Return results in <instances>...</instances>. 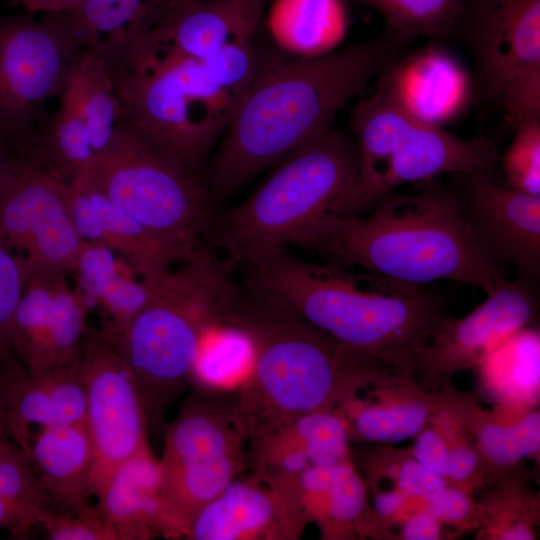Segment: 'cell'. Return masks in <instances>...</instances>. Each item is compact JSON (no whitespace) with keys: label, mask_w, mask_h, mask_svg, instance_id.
Instances as JSON below:
<instances>
[{"label":"cell","mask_w":540,"mask_h":540,"mask_svg":"<svg viewBox=\"0 0 540 540\" xmlns=\"http://www.w3.org/2000/svg\"><path fill=\"white\" fill-rule=\"evenodd\" d=\"M409 39L385 30L364 43L315 57L261 53L256 79L236 104L203 176L212 204L269 164L332 127L337 112L398 55Z\"/></svg>","instance_id":"obj_1"},{"label":"cell","mask_w":540,"mask_h":540,"mask_svg":"<svg viewBox=\"0 0 540 540\" xmlns=\"http://www.w3.org/2000/svg\"><path fill=\"white\" fill-rule=\"evenodd\" d=\"M425 182L414 194L387 192L363 212L326 215L291 245L407 283L452 280L495 292L508 279L475 248L455 192Z\"/></svg>","instance_id":"obj_2"},{"label":"cell","mask_w":540,"mask_h":540,"mask_svg":"<svg viewBox=\"0 0 540 540\" xmlns=\"http://www.w3.org/2000/svg\"><path fill=\"white\" fill-rule=\"evenodd\" d=\"M244 288L281 303L342 346L377 361L406 364L443 318L421 285L332 263L287 248L235 268Z\"/></svg>","instance_id":"obj_3"},{"label":"cell","mask_w":540,"mask_h":540,"mask_svg":"<svg viewBox=\"0 0 540 540\" xmlns=\"http://www.w3.org/2000/svg\"><path fill=\"white\" fill-rule=\"evenodd\" d=\"M226 322L252 345V366L234 400L247 434L260 426L330 410L342 382L363 367L347 349L286 306L234 285Z\"/></svg>","instance_id":"obj_4"},{"label":"cell","mask_w":540,"mask_h":540,"mask_svg":"<svg viewBox=\"0 0 540 540\" xmlns=\"http://www.w3.org/2000/svg\"><path fill=\"white\" fill-rule=\"evenodd\" d=\"M142 276L150 298L110 343L137 383L148 423L158 425L191 381L206 332L226 322L233 284L210 249L176 270Z\"/></svg>","instance_id":"obj_5"},{"label":"cell","mask_w":540,"mask_h":540,"mask_svg":"<svg viewBox=\"0 0 540 540\" xmlns=\"http://www.w3.org/2000/svg\"><path fill=\"white\" fill-rule=\"evenodd\" d=\"M354 144L333 127L285 157L245 201L214 213L206 237L226 254L227 270L287 248L320 218L356 211Z\"/></svg>","instance_id":"obj_6"},{"label":"cell","mask_w":540,"mask_h":540,"mask_svg":"<svg viewBox=\"0 0 540 540\" xmlns=\"http://www.w3.org/2000/svg\"><path fill=\"white\" fill-rule=\"evenodd\" d=\"M108 69L123 120L202 177L204 161L225 132L237 99L216 82L203 61L141 40Z\"/></svg>","instance_id":"obj_7"},{"label":"cell","mask_w":540,"mask_h":540,"mask_svg":"<svg viewBox=\"0 0 540 540\" xmlns=\"http://www.w3.org/2000/svg\"><path fill=\"white\" fill-rule=\"evenodd\" d=\"M76 175L168 242L190 254L207 248L215 211L202 177L126 121Z\"/></svg>","instance_id":"obj_8"},{"label":"cell","mask_w":540,"mask_h":540,"mask_svg":"<svg viewBox=\"0 0 540 540\" xmlns=\"http://www.w3.org/2000/svg\"><path fill=\"white\" fill-rule=\"evenodd\" d=\"M359 190L356 213L398 186L443 173L495 175L498 151L485 137L463 139L407 113L379 85L354 108Z\"/></svg>","instance_id":"obj_9"},{"label":"cell","mask_w":540,"mask_h":540,"mask_svg":"<svg viewBox=\"0 0 540 540\" xmlns=\"http://www.w3.org/2000/svg\"><path fill=\"white\" fill-rule=\"evenodd\" d=\"M248 435L233 402L189 399L165 432L161 492L186 524L247 464Z\"/></svg>","instance_id":"obj_10"},{"label":"cell","mask_w":540,"mask_h":540,"mask_svg":"<svg viewBox=\"0 0 540 540\" xmlns=\"http://www.w3.org/2000/svg\"><path fill=\"white\" fill-rule=\"evenodd\" d=\"M81 49L61 13L0 20V136L19 157L28 155L44 106L60 97Z\"/></svg>","instance_id":"obj_11"},{"label":"cell","mask_w":540,"mask_h":540,"mask_svg":"<svg viewBox=\"0 0 540 540\" xmlns=\"http://www.w3.org/2000/svg\"><path fill=\"white\" fill-rule=\"evenodd\" d=\"M80 354L93 447L90 493L99 500L120 465L148 446V419L130 369L100 331L85 332Z\"/></svg>","instance_id":"obj_12"},{"label":"cell","mask_w":540,"mask_h":540,"mask_svg":"<svg viewBox=\"0 0 540 540\" xmlns=\"http://www.w3.org/2000/svg\"><path fill=\"white\" fill-rule=\"evenodd\" d=\"M84 244L72 220L68 184L20 158L0 182V245L28 270L68 272Z\"/></svg>","instance_id":"obj_13"},{"label":"cell","mask_w":540,"mask_h":540,"mask_svg":"<svg viewBox=\"0 0 540 540\" xmlns=\"http://www.w3.org/2000/svg\"><path fill=\"white\" fill-rule=\"evenodd\" d=\"M480 72L487 98L540 80V0H468L455 35Z\"/></svg>","instance_id":"obj_14"},{"label":"cell","mask_w":540,"mask_h":540,"mask_svg":"<svg viewBox=\"0 0 540 540\" xmlns=\"http://www.w3.org/2000/svg\"><path fill=\"white\" fill-rule=\"evenodd\" d=\"M458 199L468 233L481 257L505 272L514 266L519 274H540V194L512 189L495 175H462Z\"/></svg>","instance_id":"obj_15"},{"label":"cell","mask_w":540,"mask_h":540,"mask_svg":"<svg viewBox=\"0 0 540 540\" xmlns=\"http://www.w3.org/2000/svg\"><path fill=\"white\" fill-rule=\"evenodd\" d=\"M66 273L49 268L28 270L8 338L9 347L27 370L58 366L80 351L89 306L81 292L69 286Z\"/></svg>","instance_id":"obj_16"},{"label":"cell","mask_w":540,"mask_h":540,"mask_svg":"<svg viewBox=\"0 0 540 540\" xmlns=\"http://www.w3.org/2000/svg\"><path fill=\"white\" fill-rule=\"evenodd\" d=\"M535 279L519 274L460 319L441 318L414 352L429 369L455 370L479 362L506 336L526 327L536 310Z\"/></svg>","instance_id":"obj_17"},{"label":"cell","mask_w":540,"mask_h":540,"mask_svg":"<svg viewBox=\"0 0 540 540\" xmlns=\"http://www.w3.org/2000/svg\"><path fill=\"white\" fill-rule=\"evenodd\" d=\"M307 520L291 495L251 475L233 479L190 521L194 540L296 539Z\"/></svg>","instance_id":"obj_18"},{"label":"cell","mask_w":540,"mask_h":540,"mask_svg":"<svg viewBox=\"0 0 540 540\" xmlns=\"http://www.w3.org/2000/svg\"><path fill=\"white\" fill-rule=\"evenodd\" d=\"M382 87L407 113L434 126L456 119L472 99L471 78L446 49L428 46L398 55L380 73Z\"/></svg>","instance_id":"obj_19"},{"label":"cell","mask_w":540,"mask_h":540,"mask_svg":"<svg viewBox=\"0 0 540 540\" xmlns=\"http://www.w3.org/2000/svg\"><path fill=\"white\" fill-rule=\"evenodd\" d=\"M68 184L74 226L86 242L101 243L127 260L141 276L194 258L117 207L79 175ZM205 250V249H204Z\"/></svg>","instance_id":"obj_20"},{"label":"cell","mask_w":540,"mask_h":540,"mask_svg":"<svg viewBox=\"0 0 540 540\" xmlns=\"http://www.w3.org/2000/svg\"><path fill=\"white\" fill-rule=\"evenodd\" d=\"M263 15L264 0H178L139 40L204 60L229 43L254 40Z\"/></svg>","instance_id":"obj_21"},{"label":"cell","mask_w":540,"mask_h":540,"mask_svg":"<svg viewBox=\"0 0 540 540\" xmlns=\"http://www.w3.org/2000/svg\"><path fill=\"white\" fill-rule=\"evenodd\" d=\"M118 540H146L157 535L181 537L186 524L161 492V472L149 446L114 472L97 504Z\"/></svg>","instance_id":"obj_22"},{"label":"cell","mask_w":540,"mask_h":540,"mask_svg":"<svg viewBox=\"0 0 540 540\" xmlns=\"http://www.w3.org/2000/svg\"><path fill=\"white\" fill-rule=\"evenodd\" d=\"M26 455L48 498L68 513L88 510L93 447L85 425H52L32 439Z\"/></svg>","instance_id":"obj_23"},{"label":"cell","mask_w":540,"mask_h":540,"mask_svg":"<svg viewBox=\"0 0 540 540\" xmlns=\"http://www.w3.org/2000/svg\"><path fill=\"white\" fill-rule=\"evenodd\" d=\"M178 0H85L61 13L82 49L115 64L137 39L150 32Z\"/></svg>","instance_id":"obj_24"},{"label":"cell","mask_w":540,"mask_h":540,"mask_svg":"<svg viewBox=\"0 0 540 540\" xmlns=\"http://www.w3.org/2000/svg\"><path fill=\"white\" fill-rule=\"evenodd\" d=\"M267 24L285 50L315 57L334 51L343 40L349 11L345 0H274Z\"/></svg>","instance_id":"obj_25"},{"label":"cell","mask_w":540,"mask_h":540,"mask_svg":"<svg viewBox=\"0 0 540 540\" xmlns=\"http://www.w3.org/2000/svg\"><path fill=\"white\" fill-rule=\"evenodd\" d=\"M60 100L82 117L101 152L123 120L106 64L81 49L70 68Z\"/></svg>","instance_id":"obj_26"},{"label":"cell","mask_w":540,"mask_h":540,"mask_svg":"<svg viewBox=\"0 0 540 540\" xmlns=\"http://www.w3.org/2000/svg\"><path fill=\"white\" fill-rule=\"evenodd\" d=\"M99 152L82 117L61 102L54 116L46 124H39L24 159L67 183Z\"/></svg>","instance_id":"obj_27"},{"label":"cell","mask_w":540,"mask_h":540,"mask_svg":"<svg viewBox=\"0 0 540 540\" xmlns=\"http://www.w3.org/2000/svg\"><path fill=\"white\" fill-rule=\"evenodd\" d=\"M485 381L508 399L530 400L540 382L539 332L526 327L497 342L479 361Z\"/></svg>","instance_id":"obj_28"},{"label":"cell","mask_w":540,"mask_h":540,"mask_svg":"<svg viewBox=\"0 0 540 540\" xmlns=\"http://www.w3.org/2000/svg\"><path fill=\"white\" fill-rule=\"evenodd\" d=\"M211 327L203 337L191 381L207 390L241 387L252 366V345L238 327Z\"/></svg>","instance_id":"obj_29"},{"label":"cell","mask_w":540,"mask_h":540,"mask_svg":"<svg viewBox=\"0 0 540 540\" xmlns=\"http://www.w3.org/2000/svg\"><path fill=\"white\" fill-rule=\"evenodd\" d=\"M4 397L8 434L26 453L35 435L54 425L47 386L39 371L21 370L7 363L4 378Z\"/></svg>","instance_id":"obj_30"},{"label":"cell","mask_w":540,"mask_h":540,"mask_svg":"<svg viewBox=\"0 0 540 540\" xmlns=\"http://www.w3.org/2000/svg\"><path fill=\"white\" fill-rule=\"evenodd\" d=\"M376 9L387 31L407 39L455 35L468 0H358Z\"/></svg>","instance_id":"obj_31"},{"label":"cell","mask_w":540,"mask_h":540,"mask_svg":"<svg viewBox=\"0 0 540 540\" xmlns=\"http://www.w3.org/2000/svg\"><path fill=\"white\" fill-rule=\"evenodd\" d=\"M0 497L19 516L26 533L38 524L48 499L26 453L7 435L0 437Z\"/></svg>","instance_id":"obj_32"},{"label":"cell","mask_w":540,"mask_h":540,"mask_svg":"<svg viewBox=\"0 0 540 540\" xmlns=\"http://www.w3.org/2000/svg\"><path fill=\"white\" fill-rule=\"evenodd\" d=\"M128 263L102 291L95 304L104 313L101 334L113 340L126 324L146 305L151 289L148 279Z\"/></svg>","instance_id":"obj_33"},{"label":"cell","mask_w":540,"mask_h":540,"mask_svg":"<svg viewBox=\"0 0 540 540\" xmlns=\"http://www.w3.org/2000/svg\"><path fill=\"white\" fill-rule=\"evenodd\" d=\"M427 417L428 408L420 401L367 407L357 414L355 430L369 441L400 442L416 436Z\"/></svg>","instance_id":"obj_34"},{"label":"cell","mask_w":540,"mask_h":540,"mask_svg":"<svg viewBox=\"0 0 540 540\" xmlns=\"http://www.w3.org/2000/svg\"><path fill=\"white\" fill-rule=\"evenodd\" d=\"M482 452L501 466L535 455L540 446V416L532 411L511 426L486 424L478 435Z\"/></svg>","instance_id":"obj_35"},{"label":"cell","mask_w":540,"mask_h":540,"mask_svg":"<svg viewBox=\"0 0 540 540\" xmlns=\"http://www.w3.org/2000/svg\"><path fill=\"white\" fill-rule=\"evenodd\" d=\"M50 396L54 425H85L87 395L79 353L66 363L36 370Z\"/></svg>","instance_id":"obj_36"},{"label":"cell","mask_w":540,"mask_h":540,"mask_svg":"<svg viewBox=\"0 0 540 540\" xmlns=\"http://www.w3.org/2000/svg\"><path fill=\"white\" fill-rule=\"evenodd\" d=\"M506 186L540 194V120L515 128L513 140L502 158Z\"/></svg>","instance_id":"obj_37"},{"label":"cell","mask_w":540,"mask_h":540,"mask_svg":"<svg viewBox=\"0 0 540 540\" xmlns=\"http://www.w3.org/2000/svg\"><path fill=\"white\" fill-rule=\"evenodd\" d=\"M201 61L216 82L239 101L256 79L261 52L255 49L254 40L237 41Z\"/></svg>","instance_id":"obj_38"},{"label":"cell","mask_w":540,"mask_h":540,"mask_svg":"<svg viewBox=\"0 0 540 540\" xmlns=\"http://www.w3.org/2000/svg\"><path fill=\"white\" fill-rule=\"evenodd\" d=\"M316 496H326L328 518L341 524L356 520L366 504L365 486L347 460L333 466L330 482L324 491L302 496L298 502Z\"/></svg>","instance_id":"obj_39"},{"label":"cell","mask_w":540,"mask_h":540,"mask_svg":"<svg viewBox=\"0 0 540 540\" xmlns=\"http://www.w3.org/2000/svg\"><path fill=\"white\" fill-rule=\"evenodd\" d=\"M38 524L51 540H118L98 506L81 513H56L45 508L39 514Z\"/></svg>","instance_id":"obj_40"},{"label":"cell","mask_w":540,"mask_h":540,"mask_svg":"<svg viewBox=\"0 0 540 540\" xmlns=\"http://www.w3.org/2000/svg\"><path fill=\"white\" fill-rule=\"evenodd\" d=\"M128 263L107 246L85 241L73 271L77 273L79 291L88 306L95 304L102 291Z\"/></svg>","instance_id":"obj_41"},{"label":"cell","mask_w":540,"mask_h":540,"mask_svg":"<svg viewBox=\"0 0 540 540\" xmlns=\"http://www.w3.org/2000/svg\"><path fill=\"white\" fill-rule=\"evenodd\" d=\"M25 263L0 245V349L8 350L11 322L27 280Z\"/></svg>","instance_id":"obj_42"},{"label":"cell","mask_w":540,"mask_h":540,"mask_svg":"<svg viewBox=\"0 0 540 540\" xmlns=\"http://www.w3.org/2000/svg\"><path fill=\"white\" fill-rule=\"evenodd\" d=\"M397 480L399 490L407 497H419L427 502L447 488L444 477L429 472L415 460H407L400 466Z\"/></svg>","instance_id":"obj_43"},{"label":"cell","mask_w":540,"mask_h":540,"mask_svg":"<svg viewBox=\"0 0 540 540\" xmlns=\"http://www.w3.org/2000/svg\"><path fill=\"white\" fill-rule=\"evenodd\" d=\"M450 449L434 430L426 429L417 434L413 448L414 460L429 472L447 476Z\"/></svg>","instance_id":"obj_44"},{"label":"cell","mask_w":540,"mask_h":540,"mask_svg":"<svg viewBox=\"0 0 540 540\" xmlns=\"http://www.w3.org/2000/svg\"><path fill=\"white\" fill-rule=\"evenodd\" d=\"M472 510V502L459 489L446 488L437 497L427 502L426 513L439 522H456L466 518Z\"/></svg>","instance_id":"obj_45"},{"label":"cell","mask_w":540,"mask_h":540,"mask_svg":"<svg viewBox=\"0 0 540 540\" xmlns=\"http://www.w3.org/2000/svg\"><path fill=\"white\" fill-rule=\"evenodd\" d=\"M402 536L406 540H437L441 536L440 522L425 511L420 512L405 522Z\"/></svg>","instance_id":"obj_46"},{"label":"cell","mask_w":540,"mask_h":540,"mask_svg":"<svg viewBox=\"0 0 540 540\" xmlns=\"http://www.w3.org/2000/svg\"><path fill=\"white\" fill-rule=\"evenodd\" d=\"M478 458L474 450L468 446H458L450 450L447 476L454 481H463L475 470Z\"/></svg>","instance_id":"obj_47"},{"label":"cell","mask_w":540,"mask_h":540,"mask_svg":"<svg viewBox=\"0 0 540 540\" xmlns=\"http://www.w3.org/2000/svg\"><path fill=\"white\" fill-rule=\"evenodd\" d=\"M85 0H22L30 13H65L78 8Z\"/></svg>","instance_id":"obj_48"},{"label":"cell","mask_w":540,"mask_h":540,"mask_svg":"<svg viewBox=\"0 0 540 540\" xmlns=\"http://www.w3.org/2000/svg\"><path fill=\"white\" fill-rule=\"evenodd\" d=\"M406 499L407 496L399 489L385 491L375 496L374 507L378 514L382 516H391L403 506Z\"/></svg>","instance_id":"obj_49"},{"label":"cell","mask_w":540,"mask_h":540,"mask_svg":"<svg viewBox=\"0 0 540 540\" xmlns=\"http://www.w3.org/2000/svg\"><path fill=\"white\" fill-rule=\"evenodd\" d=\"M10 360L8 350L0 349V437L8 434L4 397V378L7 363Z\"/></svg>","instance_id":"obj_50"},{"label":"cell","mask_w":540,"mask_h":540,"mask_svg":"<svg viewBox=\"0 0 540 540\" xmlns=\"http://www.w3.org/2000/svg\"><path fill=\"white\" fill-rule=\"evenodd\" d=\"M10 149H12L11 146L0 136V182L21 158L19 155L12 156Z\"/></svg>","instance_id":"obj_51"},{"label":"cell","mask_w":540,"mask_h":540,"mask_svg":"<svg viewBox=\"0 0 540 540\" xmlns=\"http://www.w3.org/2000/svg\"><path fill=\"white\" fill-rule=\"evenodd\" d=\"M500 538L505 540H530L533 539V534L528 526L519 523L505 529Z\"/></svg>","instance_id":"obj_52"}]
</instances>
